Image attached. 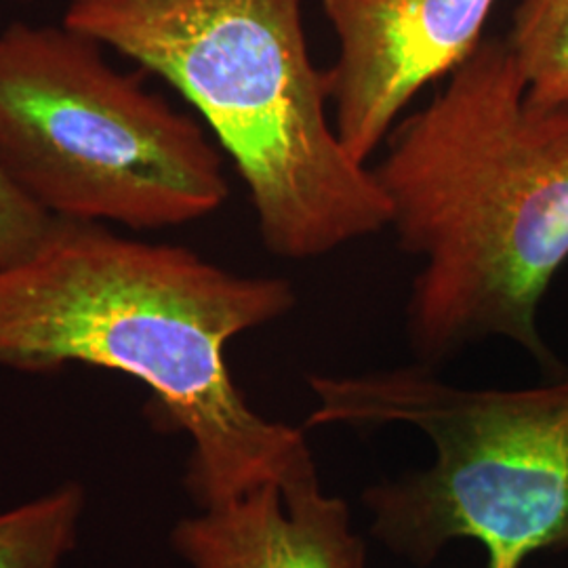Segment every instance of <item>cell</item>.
Here are the masks:
<instances>
[{
  "label": "cell",
  "mask_w": 568,
  "mask_h": 568,
  "mask_svg": "<svg viewBox=\"0 0 568 568\" xmlns=\"http://www.w3.org/2000/svg\"><path fill=\"white\" fill-rule=\"evenodd\" d=\"M63 26L0 32V169L47 215L163 230L230 196L203 124Z\"/></svg>",
  "instance_id": "5b68a950"
},
{
  "label": "cell",
  "mask_w": 568,
  "mask_h": 568,
  "mask_svg": "<svg viewBox=\"0 0 568 568\" xmlns=\"http://www.w3.org/2000/svg\"><path fill=\"white\" fill-rule=\"evenodd\" d=\"M495 0H323L337 39L326 70L345 150L371 164L427 84L447 79L483 42Z\"/></svg>",
  "instance_id": "8992f818"
},
{
  "label": "cell",
  "mask_w": 568,
  "mask_h": 568,
  "mask_svg": "<svg viewBox=\"0 0 568 568\" xmlns=\"http://www.w3.org/2000/svg\"><path fill=\"white\" fill-rule=\"evenodd\" d=\"M508 47L528 102L568 108V0H520Z\"/></svg>",
  "instance_id": "9c48e42d"
},
{
  "label": "cell",
  "mask_w": 568,
  "mask_h": 568,
  "mask_svg": "<svg viewBox=\"0 0 568 568\" xmlns=\"http://www.w3.org/2000/svg\"><path fill=\"white\" fill-rule=\"evenodd\" d=\"M386 143L371 169L387 227L424 260L406 307L417 361L506 337L549 365L537 312L568 260V108L528 102L508 42L483 39Z\"/></svg>",
  "instance_id": "7a4b0ae2"
},
{
  "label": "cell",
  "mask_w": 568,
  "mask_h": 568,
  "mask_svg": "<svg viewBox=\"0 0 568 568\" xmlns=\"http://www.w3.org/2000/svg\"><path fill=\"white\" fill-rule=\"evenodd\" d=\"M434 371L307 377L318 406L305 427L406 424L434 445L426 471L366 488L371 535L419 567L455 539L478 541L487 568L568 549V382L467 389Z\"/></svg>",
  "instance_id": "277c9868"
},
{
  "label": "cell",
  "mask_w": 568,
  "mask_h": 568,
  "mask_svg": "<svg viewBox=\"0 0 568 568\" xmlns=\"http://www.w3.org/2000/svg\"><path fill=\"white\" fill-rule=\"evenodd\" d=\"M171 544L190 568H365V544L344 499L316 467L180 520Z\"/></svg>",
  "instance_id": "52a82bcc"
},
{
  "label": "cell",
  "mask_w": 568,
  "mask_h": 568,
  "mask_svg": "<svg viewBox=\"0 0 568 568\" xmlns=\"http://www.w3.org/2000/svg\"><path fill=\"white\" fill-rule=\"evenodd\" d=\"M304 0H68L63 23L178 89L236 164L265 248L305 262L389 225L339 140Z\"/></svg>",
  "instance_id": "3957f363"
},
{
  "label": "cell",
  "mask_w": 568,
  "mask_h": 568,
  "mask_svg": "<svg viewBox=\"0 0 568 568\" xmlns=\"http://www.w3.org/2000/svg\"><path fill=\"white\" fill-rule=\"evenodd\" d=\"M84 487L63 483L0 511V568H61L79 544Z\"/></svg>",
  "instance_id": "ba28073f"
},
{
  "label": "cell",
  "mask_w": 568,
  "mask_h": 568,
  "mask_svg": "<svg viewBox=\"0 0 568 568\" xmlns=\"http://www.w3.org/2000/svg\"><path fill=\"white\" fill-rule=\"evenodd\" d=\"M295 302L281 276L53 217L30 255L0 267V366L87 365L138 379L164 426L190 438L185 488L213 508L314 466L304 432L257 413L225 363L230 339Z\"/></svg>",
  "instance_id": "6da1fadb"
},
{
  "label": "cell",
  "mask_w": 568,
  "mask_h": 568,
  "mask_svg": "<svg viewBox=\"0 0 568 568\" xmlns=\"http://www.w3.org/2000/svg\"><path fill=\"white\" fill-rule=\"evenodd\" d=\"M51 220L0 169V267L30 255Z\"/></svg>",
  "instance_id": "30bf717a"
}]
</instances>
